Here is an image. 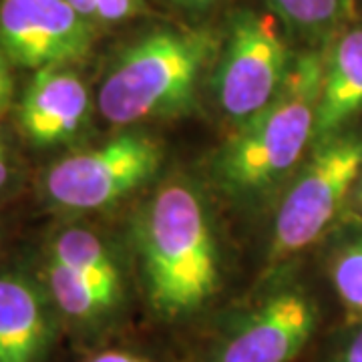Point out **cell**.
Returning <instances> with one entry per match:
<instances>
[{"label":"cell","mask_w":362,"mask_h":362,"mask_svg":"<svg viewBox=\"0 0 362 362\" xmlns=\"http://www.w3.org/2000/svg\"><path fill=\"white\" fill-rule=\"evenodd\" d=\"M149 300L163 316L199 310L220 286V254L206 204L187 183L163 185L139 220Z\"/></svg>","instance_id":"1"},{"label":"cell","mask_w":362,"mask_h":362,"mask_svg":"<svg viewBox=\"0 0 362 362\" xmlns=\"http://www.w3.org/2000/svg\"><path fill=\"white\" fill-rule=\"evenodd\" d=\"M326 59L320 52L298 54L276 99L246 121L214 163L226 194L256 199L296 168L314 141Z\"/></svg>","instance_id":"2"},{"label":"cell","mask_w":362,"mask_h":362,"mask_svg":"<svg viewBox=\"0 0 362 362\" xmlns=\"http://www.w3.org/2000/svg\"><path fill=\"white\" fill-rule=\"evenodd\" d=\"M218 52L207 30L161 28L117 57L99 89V111L113 125L173 115L189 107Z\"/></svg>","instance_id":"3"},{"label":"cell","mask_w":362,"mask_h":362,"mask_svg":"<svg viewBox=\"0 0 362 362\" xmlns=\"http://www.w3.org/2000/svg\"><path fill=\"white\" fill-rule=\"evenodd\" d=\"M362 171V139L337 135L320 143L284 195L272 233V258L312 246L342 209Z\"/></svg>","instance_id":"4"},{"label":"cell","mask_w":362,"mask_h":362,"mask_svg":"<svg viewBox=\"0 0 362 362\" xmlns=\"http://www.w3.org/2000/svg\"><path fill=\"white\" fill-rule=\"evenodd\" d=\"M290 65V51L276 18L240 11L214 75L223 115L244 125L264 111L282 89Z\"/></svg>","instance_id":"5"},{"label":"cell","mask_w":362,"mask_h":362,"mask_svg":"<svg viewBox=\"0 0 362 362\" xmlns=\"http://www.w3.org/2000/svg\"><path fill=\"white\" fill-rule=\"evenodd\" d=\"M159 161L161 151L151 137L123 133L99 147L63 157L47 171L45 192L65 209H103L143 185Z\"/></svg>","instance_id":"6"},{"label":"cell","mask_w":362,"mask_h":362,"mask_svg":"<svg viewBox=\"0 0 362 362\" xmlns=\"http://www.w3.org/2000/svg\"><path fill=\"white\" fill-rule=\"evenodd\" d=\"M93 23L66 0H0V45L25 69L81 61L93 45Z\"/></svg>","instance_id":"7"},{"label":"cell","mask_w":362,"mask_h":362,"mask_svg":"<svg viewBox=\"0 0 362 362\" xmlns=\"http://www.w3.org/2000/svg\"><path fill=\"white\" fill-rule=\"evenodd\" d=\"M316 328V306L296 290L278 292L221 338L209 362H292Z\"/></svg>","instance_id":"8"},{"label":"cell","mask_w":362,"mask_h":362,"mask_svg":"<svg viewBox=\"0 0 362 362\" xmlns=\"http://www.w3.org/2000/svg\"><path fill=\"white\" fill-rule=\"evenodd\" d=\"M90 111L87 85L66 65L39 69L21 101V125L35 145L51 147L73 139Z\"/></svg>","instance_id":"9"},{"label":"cell","mask_w":362,"mask_h":362,"mask_svg":"<svg viewBox=\"0 0 362 362\" xmlns=\"http://www.w3.org/2000/svg\"><path fill=\"white\" fill-rule=\"evenodd\" d=\"M361 111L362 28H350L334 42L326 59L314 139L322 143L337 137L338 131Z\"/></svg>","instance_id":"10"},{"label":"cell","mask_w":362,"mask_h":362,"mask_svg":"<svg viewBox=\"0 0 362 362\" xmlns=\"http://www.w3.org/2000/svg\"><path fill=\"white\" fill-rule=\"evenodd\" d=\"M49 330L39 290L21 276H0V362H37Z\"/></svg>","instance_id":"11"},{"label":"cell","mask_w":362,"mask_h":362,"mask_svg":"<svg viewBox=\"0 0 362 362\" xmlns=\"http://www.w3.org/2000/svg\"><path fill=\"white\" fill-rule=\"evenodd\" d=\"M51 258L65 264L117 300L121 298V274L97 233L81 228L61 232L52 242Z\"/></svg>","instance_id":"12"},{"label":"cell","mask_w":362,"mask_h":362,"mask_svg":"<svg viewBox=\"0 0 362 362\" xmlns=\"http://www.w3.org/2000/svg\"><path fill=\"white\" fill-rule=\"evenodd\" d=\"M49 286L51 294L61 312L73 320H97L109 310L115 308L117 298L107 294L99 286H95L77 272L66 268L65 264L49 259Z\"/></svg>","instance_id":"13"},{"label":"cell","mask_w":362,"mask_h":362,"mask_svg":"<svg viewBox=\"0 0 362 362\" xmlns=\"http://www.w3.org/2000/svg\"><path fill=\"white\" fill-rule=\"evenodd\" d=\"M276 14L290 28L308 37H324L344 23L352 0H270Z\"/></svg>","instance_id":"14"},{"label":"cell","mask_w":362,"mask_h":362,"mask_svg":"<svg viewBox=\"0 0 362 362\" xmlns=\"http://www.w3.org/2000/svg\"><path fill=\"white\" fill-rule=\"evenodd\" d=\"M332 284L342 304L362 316V238L338 254L332 266Z\"/></svg>","instance_id":"15"},{"label":"cell","mask_w":362,"mask_h":362,"mask_svg":"<svg viewBox=\"0 0 362 362\" xmlns=\"http://www.w3.org/2000/svg\"><path fill=\"white\" fill-rule=\"evenodd\" d=\"M145 13L143 0H97V21L119 23Z\"/></svg>","instance_id":"16"},{"label":"cell","mask_w":362,"mask_h":362,"mask_svg":"<svg viewBox=\"0 0 362 362\" xmlns=\"http://www.w3.org/2000/svg\"><path fill=\"white\" fill-rule=\"evenodd\" d=\"M13 95V77H11V61L0 45V111L6 109Z\"/></svg>","instance_id":"17"},{"label":"cell","mask_w":362,"mask_h":362,"mask_svg":"<svg viewBox=\"0 0 362 362\" xmlns=\"http://www.w3.org/2000/svg\"><path fill=\"white\" fill-rule=\"evenodd\" d=\"M334 362H362V328H358L352 337L338 350Z\"/></svg>","instance_id":"18"},{"label":"cell","mask_w":362,"mask_h":362,"mask_svg":"<svg viewBox=\"0 0 362 362\" xmlns=\"http://www.w3.org/2000/svg\"><path fill=\"white\" fill-rule=\"evenodd\" d=\"M89 362H145L139 356L131 354V352H125V350H105V352H99L95 354Z\"/></svg>","instance_id":"19"},{"label":"cell","mask_w":362,"mask_h":362,"mask_svg":"<svg viewBox=\"0 0 362 362\" xmlns=\"http://www.w3.org/2000/svg\"><path fill=\"white\" fill-rule=\"evenodd\" d=\"M81 16L95 23L97 21V0H66Z\"/></svg>","instance_id":"20"},{"label":"cell","mask_w":362,"mask_h":362,"mask_svg":"<svg viewBox=\"0 0 362 362\" xmlns=\"http://www.w3.org/2000/svg\"><path fill=\"white\" fill-rule=\"evenodd\" d=\"M173 2L187 8V11H206L216 0H173Z\"/></svg>","instance_id":"21"},{"label":"cell","mask_w":362,"mask_h":362,"mask_svg":"<svg viewBox=\"0 0 362 362\" xmlns=\"http://www.w3.org/2000/svg\"><path fill=\"white\" fill-rule=\"evenodd\" d=\"M8 175H11V169H8V157H6V151H4V145L0 141V187L8 181Z\"/></svg>","instance_id":"22"},{"label":"cell","mask_w":362,"mask_h":362,"mask_svg":"<svg viewBox=\"0 0 362 362\" xmlns=\"http://www.w3.org/2000/svg\"><path fill=\"white\" fill-rule=\"evenodd\" d=\"M361 183H358V202H361V206H362V171H361Z\"/></svg>","instance_id":"23"}]
</instances>
